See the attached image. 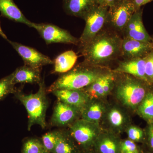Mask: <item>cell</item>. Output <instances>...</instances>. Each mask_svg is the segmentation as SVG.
Segmentation results:
<instances>
[{
  "mask_svg": "<svg viewBox=\"0 0 153 153\" xmlns=\"http://www.w3.org/2000/svg\"><path fill=\"white\" fill-rule=\"evenodd\" d=\"M123 38L114 30H102L90 41L79 47L84 62L99 66L120 56Z\"/></svg>",
  "mask_w": 153,
  "mask_h": 153,
  "instance_id": "6da1fadb",
  "label": "cell"
},
{
  "mask_svg": "<svg viewBox=\"0 0 153 153\" xmlns=\"http://www.w3.org/2000/svg\"><path fill=\"white\" fill-rule=\"evenodd\" d=\"M98 66L83 63L61 75L50 85L47 92L58 89H82L105 73Z\"/></svg>",
  "mask_w": 153,
  "mask_h": 153,
  "instance_id": "7a4b0ae2",
  "label": "cell"
},
{
  "mask_svg": "<svg viewBox=\"0 0 153 153\" xmlns=\"http://www.w3.org/2000/svg\"><path fill=\"white\" fill-rule=\"evenodd\" d=\"M38 91L35 94H25L20 90H16L15 96L25 106L28 113V130L32 126L38 125L45 129L47 127L46 112L48 106L46 92L47 89L44 80L39 84Z\"/></svg>",
  "mask_w": 153,
  "mask_h": 153,
  "instance_id": "3957f363",
  "label": "cell"
},
{
  "mask_svg": "<svg viewBox=\"0 0 153 153\" xmlns=\"http://www.w3.org/2000/svg\"><path fill=\"white\" fill-rule=\"evenodd\" d=\"M116 94L123 105L132 109L140 104L146 95V90L142 84L129 76H124L118 81Z\"/></svg>",
  "mask_w": 153,
  "mask_h": 153,
  "instance_id": "277c9868",
  "label": "cell"
},
{
  "mask_svg": "<svg viewBox=\"0 0 153 153\" xmlns=\"http://www.w3.org/2000/svg\"><path fill=\"white\" fill-rule=\"evenodd\" d=\"M108 7L97 5L85 14V28L79 38V47L83 46L98 34L107 24Z\"/></svg>",
  "mask_w": 153,
  "mask_h": 153,
  "instance_id": "5b68a950",
  "label": "cell"
},
{
  "mask_svg": "<svg viewBox=\"0 0 153 153\" xmlns=\"http://www.w3.org/2000/svg\"><path fill=\"white\" fill-rule=\"evenodd\" d=\"M135 11L133 1L120 0L108 8L107 24L115 32H123Z\"/></svg>",
  "mask_w": 153,
  "mask_h": 153,
  "instance_id": "8992f818",
  "label": "cell"
},
{
  "mask_svg": "<svg viewBox=\"0 0 153 153\" xmlns=\"http://www.w3.org/2000/svg\"><path fill=\"white\" fill-rule=\"evenodd\" d=\"M33 28L38 31L47 45L53 43L77 45L79 44V39L72 36L67 30L55 25L33 23Z\"/></svg>",
  "mask_w": 153,
  "mask_h": 153,
  "instance_id": "52a82bcc",
  "label": "cell"
},
{
  "mask_svg": "<svg viewBox=\"0 0 153 153\" xmlns=\"http://www.w3.org/2000/svg\"><path fill=\"white\" fill-rule=\"evenodd\" d=\"M22 57L25 65L41 70L43 66L54 64V61L35 49L7 40Z\"/></svg>",
  "mask_w": 153,
  "mask_h": 153,
  "instance_id": "ba28073f",
  "label": "cell"
},
{
  "mask_svg": "<svg viewBox=\"0 0 153 153\" xmlns=\"http://www.w3.org/2000/svg\"><path fill=\"white\" fill-rule=\"evenodd\" d=\"M71 136L82 146L90 144L98 136L100 133L98 124L82 119L74 122L70 127Z\"/></svg>",
  "mask_w": 153,
  "mask_h": 153,
  "instance_id": "9c48e42d",
  "label": "cell"
},
{
  "mask_svg": "<svg viewBox=\"0 0 153 153\" xmlns=\"http://www.w3.org/2000/svg\"><path fill=\"white\" fill-rule=\"evenodd\" d=\"M153 51V43L123 38L122 41L120 56L125 59L142 58Z\"/></svg>",
  "mask_w": 153,
  "mask_h": 153,
  "instance_id": "30bf717a",
  "label": "cell"
},
{
  "mask_svg": "<svg viewBox=\"0 0 153 153\" xmlns=\"http://www.w3.org/2000/svg\"><path fill=\"white\" fill-rule=\"evenodd\" d=\"M143 10L140 9L135 11L123 33L124 37L143 42H152V38L145 29L142 19Z\"/></svg>",
  "mask_w": 153,
  "mask_h": 153,
  "instance_id": "8fae6325",
  "label": "cell"
},
{
  "mask_svg": "<svg viewBox=\"0 0 153 153\" xmlns=\"http://www.w3.org/2000/svg\"><path fill=\"white\" fill-rule=\"evenodd\" d=\"M81 111L78 108L58 100L51 120L54 126L63 127L74 122Z\"/></svg>",
  "mask_w": 153,
  "mask_h": 153,
  "instance_id": "7c38bea8",
  "label": "cell"
},
{
  "mask_svg": "<svg viewBox=\"0 0 153 153\" xmlns=\"http://www.w3.org/2000/svg\"><path fill=\"white\" fill-rule=\"evenodd\" d=\"M58 100L81 110L90 99L83 89H58L52 91Z\"/></svg>",
  "mask_w": 153,
  "mask_h": 153,
  "instance_id": "4fadbf2b",
  "label": "cell"
},
{
  "mask_svg": "<svg viewBox=\"0 0 153 153\" xmlns=\"http://www.w3.org/2000/svg\"><path fill=\"white\" fill-rule=\"evenodd\" d=\"M145 57L142 58L125 59L119 63L116 72L131 75L134 77L148 80L145 74Z\"/></svg>",
  "mask_w": 153,
  "mask_h": 153,
  "instance_id": "5bb4252c",
  "label": "cell"
},
{
  "mask_svg": "<svg viewBox=\"0 0 153 153\" xmlns=\"http://www.w3.org/2000/svg\"><path fill=\"white\" fill-rule=\"evenodd\" d=\"M0 12L3 16L10 20L33 28V22L25 17L13 0H0Z\"/></svg>",
  "mask_w": 153,
  "mask_h": 153,
  "instance_id": "9a60e30c",
  "label": "cell"
},
{
  "mask_svg": "<svg viewBox=\"0 0 153 153\" xmlns=\"http://www.w3.org/2000/svg\"><path fill=\"white\" fill-rule=\"evenodd\" d=\"M63 3L64 10L68 15L82 19L97 5L96 0H63Z\"/></svg>",
  "mask_w": 153,
  "mask_h": 153,
  "instance_id": "2e32d148",
  "label": "cell"
},
{
  "mask_svg": "<svg viewBox=\"0 0 153 153\" xmlns=\"http://www.w3.org/2000/svg\"><path fill=\"white\" fill-rule=\"evenodd\" d=\"M12 83H31L38 84L42 81L41 70L25 65L17 68L13 72Z\"/></svg>",
  "mask_w": 153,
  "mask_h": 153,
  "instance_id": "e0dca14e",
  "label": "cell"
},
{
  "mask_svg": "<svg viewBox=\"0 0 153 153\" xmlns=\"http://www.w3.org/2000/svg\"><path fill=\"white\" fill-rule=\"evenodd\" d=\"M104 105L97 100H90L81 111L82 119L97 124L101 119L105 111Z\"/></svg>",
  "mask_w": 153,
  "mask_h": 153,
  "instance_id": "ac0fdd59",
  "label": "cell"
},
{
  "mask_svg": "<svg viewBox=\"0 0 153 153\" xmlns=\"http://www.w3.org/2000/svg\"><path fill=\"white\" fill-rule=\"evenodd\" d=\"M77 55L72 50L66 51L58 55L54 61L53 73H65L73 68L77 60Z\"/></svg>",
  "mask_w": 153,
  "mask_h": 153,
  "instance_id": "d6986e66",
  "label": "cell"
},
{
  "mask_svg": "<svg viewBox=\"0 0 153 153\" xmlns=\"http://www.w3.org/2000/svg\"><path fill=\"white\" fill-rule=\"evenodd\" d=\"M107 119L109 125L115 130L123 129L128 120L126 114L117 107L111 108L107 111Z\"/></svg>",
  "mask_w": 153,
  "mask_h": 153,
  "instance_id": "ffe728a7",
  "label": "cell"
},
{
  "mask_svg": "<svg viewBox=\"0 0 153 153\" xmlns=\"http://www.w3.org/2000/svg\"><path fill=\"white\" fill-rule=\"evenodd\" d=\"M98 149L100 153H117V142L111 135L105 134L100 139Z\"/></svg>",
  "mask_w": 153,
  "mask_h": 153,
  "instance_id": "44dd1931",
  "label": "cell"
},
{
  "mask_svg": "<svg viewBox=\"0 0 153 153\" xmlns=\"http://www.w3.org/2000/svg\"><path fill=\"white\" fill-rule=\"evenodd\" d=\"M138 112L143 117L149 120H153V94H146L140 104Z\"/></svg>",
  "mask_w": 153,
  "mask_h": 153,
  "instance_id": "7402d4cb",
  "label": "cell"
},
{
  "mask_svg": "<svg viewBox=\"0 0 153 153\" xmlns=\"http://www.w3.org/2000/svg\"><path fill=\"white\" fill-rule=\"evenodd\" d=\"M62 133L56 131L49 132L42 137V143L47 152H53L56 144Z\"/></svg>",
  "mask_w": 153,
  "mask_h": 153,
  "instance_id": "603a6c76",
  "label": "cell"
},
{
  "mask_svg": "<svg viewBox=\"0 0 153 153\" xmlns=\"http://www.w3.org/2000/svg\"><path fill=\"white\" fill-rule=\"evenodd\" d=\"M13 72L0 79V101L5 98L10 94H14L16 89L12 83Z\"/></svg>",
  "mask_w": 153,
  "mask_h": 153,
  "instance_id": "cb8c5ba5",
  "label": "cell"
},
{
  "mask_svg": "<svg viewBox=\"0 0 153 153\" xmlns=\"http://www.w3.org/2000/svg\"><path fill=\"white\" fill-rule=\"evenodd\" d=\"M42 142L36 139L27 140L24 143L23 153H47Z\"/></svg>",
  "mask_w": 153,
  "mask_h": 153,
  "instance_id": "d4e9b609",
  "label": "cell"
},
{
  "mask_svg": "<svg viewBox=\"0 0 153 153\" xmlns=\"http://www.w3.org/2000/svg\"><path fill=\"white\" fill-rule=\"evenodd\" d=\"M74 148L63 134L61 135L54 149V153H73Z\"/></svg>",
  "mask_w": 153,
  "mask_h": 153,
  "instance_id": "484cf974",
  "label": "cell"
},
{
  "mask_svg": "<svg viewBox=\"0 0 153 153\" xmlns=\"http://www.w3.org/2000/svg\"><path fill=\"white\" fill-rule=\"evenodd\" d=\"M145 74L147 79L153 81V51L146 55L145 57Z\"/></svg>",
  "mask_w": 153,
  "mask_h": 153,
  "instance_id": "4316f807",
  "label": "cell"
},
{
  "mask_svg": "<svg viewBox=\"0 0 153 153\" xmlns=\"http://www.w3.org/2000/svg\"><path fill=\"white\" fill-rule=\"evenodd\" d=\"M127 132L129 138L132 141L140 140L143 136L142 131L136 126H131L129 127Z\"/></svg>",
  "mask_w": 153,
  "mask_h": 153,
  "instance_id": "83f0119b",
  "label": "cell"
},
{
  "mask_svg": "<svg viewBox=\"0 0 153 153\" xmlns=\"http://www.w3.org/2000/svg\"><path fill=\"white\" fill-rule=\"evenodd\" d=\"M121 153L133 152H137V146L133 141L131 140H126L121 145Z\"/></svg>",
  "mask_w": 153,
  "mask_h": 153,
  "instance_id": "f1b7e54d",
  "label": "cell"
},
{
  "mask_svg": "<svg viewBox=\"0 0 153 153\" xmlns=\"http://www.w3.org/2000/svg\"><path fill=\"white\" fill-rule=\"evenodd\" d=\"M120 0H96L97 4L110 7L114 5Z\"/></svg>",
  "mask_w": 153,
  "mask_h": 153,
  "instance_id": "f546056e",
  "label": "cell"
},
{
  "mask_svg": "<svg viewBox=\"0 0 153 153\" xmlns=\"http://www.w3.org/2000/svg\"><path fill=\"white\" fill-rule=\"evenodd\" d=\"M152 0H133L135 10L140 9L141 7L146 4L150 2Z\"/></svg>",
  "mask_w": 153,
  "mask_h": 153,
  "instance_id": "4dcf8cb0",
  "label": "cell"
},
{
  "mask_svg": "<svg viewBox=\"0 0 153 153\" xmlns=\"http://www.w3.org/2000/svg\"><path fill=\"white\" fill-rule=\"evenodd\" d=\"M149 140L152 148L153 149V124H151L149 127Z\"/></svg>",
  "mask_w": 153,
  "mask_h": 153,
  "instance_id": "1f68e13d",
  "label": "cell"
},
{
  "mask_svg": "<svg viewBox=\"0 0 153 153\" xmlns=\"http://www.w3.org/2000/svg\"><path fill=\"white\" fill-rule=\"evenodd\" d=\"M0 36H1V37H2L3 38H4V39L7 40V36H6L4 33L3 32L1 28V25H0Z\"/></svg>",
  "mask_w": 153,
  "mask_h": 153,
  "instance_id": "d6a6232c",
  "label": "cell"
},
{
  "mask_svg": "<svg viewBox=\"0 0 153 153\" xmlns=\"http://www.w3.org/2000/svg\"><path fill=\"white\" fill-rule=\"evenodd\" d=\"M138 153V151L136 152H126V153Z\"/></svg>",
  "mask_w": 153,
  "mask_h": 153,
  "instance_id": "836d02e7",
  "label": "cell"
},
{
  "mask_svg": "<svg viewBox=\"0 0 153 153\" xmlns=\"http://www.w3.org/2000/svg\"><path fill=\"white\" fill-rule=\"evenodd\" d=\"M128 1H133V0H128Z\"/></svg>",
  "mask_w": 153,
  "mask_h": 153,
  "instance_id": "e575fe53",
  "label": "cell"
},
{
  "mask_svg": "<svg viewBox=\"0 0 153 153\" xmlns=\"http://www.w3.org/2000/svg\"><path fill=\"white\" fill-rule=\"evenodd\" d=\"M152 1H153V0H152Z\"/></svg>",
  "mask_w": 153,
  "mask_h": 153,
  "instance_id": "d590c367",
  "label": "cell"
}]
</instances>
